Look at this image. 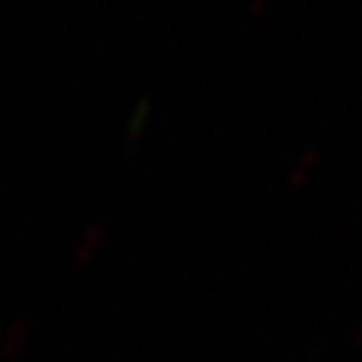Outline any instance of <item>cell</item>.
I'll return each mask as SVG.
<instances>
[{"label":"cell","instance_id":"cell-1","mask_svg":"<svg viewBox=\"0 0 362 362\" xmlns=\"http://www.w3.org/2000/svg\"><path fill=\"white\" fill-rule=\"evenodd\" d=\"M103 239H106V223H103V221H90V223L85 226L82 239H78V245H76V251H73L76 263H88V259L94 257L97 247L103 245Z\"/></svg>","mask_w":362,"mask_h":362},{"label":"cell","instance_id":"cell-2","mask_svg":"<svg viewBox=\"0 0 362 362\" xmlns=\"http://www.w3.org/2000/svg\"><path fill=\"white\" fill-rule=\"evenodd\" d=\"M28 332H30V317H18V320L9 326L6 335L0 338V359H9L16 350L28 341Z\"/></svg>","mask_w":362,"mask_h":362},{"label":"cell","instance_id":"cell-3","mask_svg":"<svg viewBox=\"0 0 362 362\" xmlns=\"http://www.w3.org/2000/svg\"><path fill=\"white\" fill-rule=\"evenodd\" d=\"M317 160H320V145H308L299 157H296V163H293V169H290V175H287V181L293 187H299L305 178H308V173L317 166Z\"/></svg>","mask_w":362,"mask_h":362},{"label":"cell","instance_id":"cell-4","mask_svg":"<svg viewBox=\"0 0 362 362\" xmlns=\"http://www.w3.org/2000/svg\"><path fill=\"white\" fill-rule=\"evenodd\" d=\"M142 115H148V100H142L139 109H136V115H133V133L142 127Z\"/></svg>","mask_w":362,"mask_h":362},{"label":"cell","instance_id":"cell-5","mask_svg":"<svg viewBox=\"0 0 362 362\" xmlns=\"http://www.w3.org/2000/svg\"><path fill=\"white\" fill-rule=\"evenodd\" d=\"M356 341H362V320H359V326H356Z\"/></svg>","mask_w":362,"mask_h":362},{"label":"cell","instance_id":"cell-6","mask_svg":"<svg viewBox=\"0 0 362 362\" xmlns=\"http://www.w3.org/2000/svg\"><path fill=\"white\" fill-rule=\"evenodd\" d=\"M284 362H293V359H284Z\"/></svg>","mask_w":362,"mask_h":362}]
</instances>
